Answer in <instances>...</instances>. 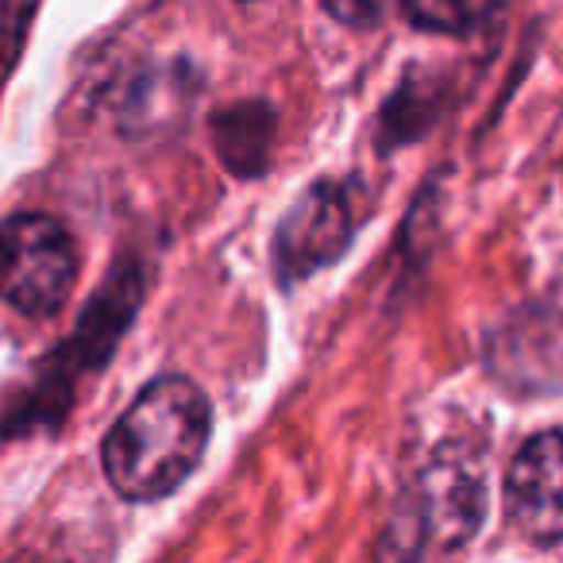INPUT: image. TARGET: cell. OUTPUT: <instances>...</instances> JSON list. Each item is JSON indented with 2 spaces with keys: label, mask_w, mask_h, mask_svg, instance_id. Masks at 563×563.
<instances>
[{
  "label": "cell",
  "mask_w": 563,
  "mask_h": 563,
  "mask_svg": "<svg viewBox=\"0 0 563 563\" xmlns=\"http://www.w3.org/2000/svg\"><path fill=\"white\" fill-rule=\"evenodd\" d=\"M209 437L212 406L201 386L181 375L155 378L104 437V475L128 501H158L194 475Z\"/></svg>",
  "instance_id": "6da1fadb"
},
{
  "label": "cell",
  "mask_w": 563,
  "mask_h": 563,
  "mask_svg": "<svg viewBox=\"0 0 563 563\" xmlns=\"http://www.w3.org/2000/svg\"><path fill=\"white\" fill-rule=\"evenodd\" d=\"M486 517V471L471 448H440L409 483L383 563H444Z\"/></svg>",
  "instance_id": "7a4b0ae2"
},
{
  "label": "cell",
  "mask_w": 563,
  "mask_h": 563,
  "mask_svg": "<svg viewBox=\"0 0 563 563\" xmlns=\"http://www.w3.org/2000/svg\"><path fill=\"white\" fill-rule=\"evenodd\" d=\"M78 282V247L63 220L16 212L0 224V298L24 317H55Z\"/></svg>",
  "instance_id": "3957f363"
},
{
  "label": "cell",
  "mask_w": 563,
  "mask_h": 563,
  "mask_svg": "<svg viewBox=\"0 0 563 563\" xmlns=\"http://www.w3.org/2000/svg\"><path fill=\"white\" fill-rule=\"evenodd\" d=\"M352 243V197L340 181H317L298 197L274 235V271L278 282L309 278L321 266L336 263Z\"/></svg>",
  "instance_id": "277c9868"
},
{
  "label": "cell",
  "mask_w": 563,
  "mask_h": 563,
  "mask_svg": "<svg viewBox=\"0 0 563 563\" xmlns=\"http://www.w3.org/2000/svg\"><path fill=\"white\" fill-rule=\"evenodd\" d=\"M506 517L537 548L563 540V432H537L514 455L501 486Z\"/></svg>",
  "instance_id": "5b68a950"
},
{
  "label": "cell",
  "mask_w": 563,
  "mask_h": 563,
  "mask_svg": "<svg viewBox=\"0 0 563 563\" xmlns=\"http://www.w3.org/2000/svg\"><path fill=\"white\" fill-rule=\"evenodd\" d=\"M490 371L517 394L563 390V313L525 309L490 340Z\"/></svg>",
  "instance_id": "8992f818"
},
{
  "label": "cell",
  "mask_w": 563,
  "mask_h": 563,
  "mask_svg": "<svg viewBox=\"0 0 563 563\" xmlns=\"http://www.w3.org/2000/svg\"><path fill=\"white\" fill-rule=\"evenodd\" d=\"M217 155L232 174H263L274 147V112L258 101H240L212 117Z\"/></svg>",
  "instance_id": "52a82bcc"
},
{
  "label": "cell",
  "mask_w": 563,
  "mask_h": 563,
  "mask_svg": "<svg viewBox=\"0 0 563 563\" xmlns=\"http://www.w3.org/2000/svg\"><path fill=\"white\" fill-rule=\"evenodd\" d=\"M406 16L424 32L467 35L501 12L506 0H401Z\"/></svg>",
  "instance_id": "ba28073f"
},
{
  "label": "cell",
  "mask_w": 563,
  "mask_h": 563,
  "mask_svg": "<svg viewBox=\"0 0 563 563\" xmlns=\"http://www.w3.org/2000/svg\"><path fill=\"white\" fill-rule=\"evenodd\" d=\"M394 0H324V9H329L332 20L347 27H375L386 20Z\"/></svg>",
  "instance_id": "9c48e42d"
}]
</instances>
